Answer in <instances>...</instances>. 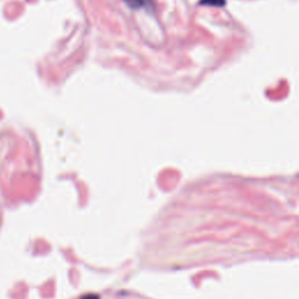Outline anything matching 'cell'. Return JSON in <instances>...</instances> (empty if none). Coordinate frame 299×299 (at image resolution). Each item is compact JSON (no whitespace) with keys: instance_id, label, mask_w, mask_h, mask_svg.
<instances>
[{"instance_id":"cell-1","label":"cell","mask_w":299,"mask_h":299,"mask_svg":"<svg viewBox=\"0 0 299 299\" xmlns=\"http://www.w3.org/2000/svg\"><path fill=\"white\" fill-rule=\"evenodd\" d=\"M125 2L132 8H138L145 4L144 0H125Z\"/></svg>"},{"instance_id":"cell-2","label":"cell","mask_w":299,"mask_h":299,"mask_svg":"<svg viewBox=\"0 0 299 299\" xmlns=\"http://www.w3.org/2000/svg\"><path fill=\"white\" fill-rule=\"evenodd\" d=\"M81 299H100L99 295H95V294H88V295H84L82 296Z\"/></svg>"}]
</instances>
